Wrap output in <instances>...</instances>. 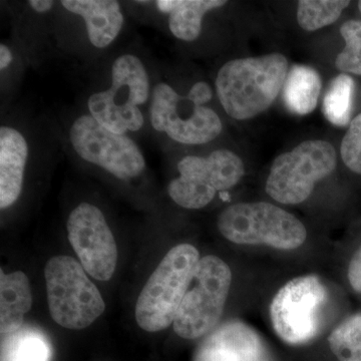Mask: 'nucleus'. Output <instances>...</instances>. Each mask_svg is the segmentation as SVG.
<instances>
[{
    "instance_id": "5701e85b",
    "label": "nucleus",
    "mask_w": 361,
    "mask_h": 361,
    "mask_svg": "<svg viewBox=\"0 0 361 361\" xmlns=\"http://www.w3.org/2000/svg\"><path fill=\"white\" fill-rule=\"evenodd\" d=\"M345 47L336 59V66L344 73L361 75V21L348 20L341 27Z\"/></svg>"
},
{
    "instance_id": "f257e3e1",
    "label": "nucleus",
    "mask_w": 361,
    "mask_h": 361,
    "mask_svg": "<svg viewBox=\"0 0 361 361\" xmlns=\"http://www.w3.org/2000/svg\"><path fill=\"white\" fill-rule=\"evenodd\" d=\"M288 61L281 54L237 59L221 66L215 89L230 118L245 121L270 108L283 89Z\"/></svg>"
},
{
    "instance_id": "6ab92c4d",
    "label": "nucleus",
    "mask_w": 361,
    "mask_h": 361,
    "mask_svg": "<svg viewBox=\"0 0 361 361\" xmlns=\"http://www.w3.org/2000/svg\"><path fill=\"white\" fill-rule=\"evenodd\" d=\"M4 336L1 361H51V344L39 330L21 327Z\"/></svg>"
},
{
    "instance_id": "a211bd4d",
    "label": "nucleus",
    "mask_w": 361,
    "mask_h": 361,
    "mask_svg": "<svg viewBox=\"0 0 361 361\" xmlns=\"http://www.w3.org/2000/svg\"><path fill=\"white\" fill-rule=\"evenodd\" d=\"M322 87V78L314 68L306 66H294L285 80V106L296 115H308L317 106Z\"/></svg>"
},
{
    "instance_id": "f3484780",
    "label": "nucleus",
    "mask_w": 361,
    "mask_h": 361,
    "mask_svg": "<svg viewBox=\"0 0 361 361\" xmlns=\"http://www.w3.org/2000/svg\"><path fill=\"white\" fill-rule=\"evenodd\" d=\"M223 0H158L156 7L169 16V28L176 39L194 42L202 32L203 20L209 11L224 6Z\"/></svg>"
},
{
    "instance_id": "cd10ccee",
    "label": "nucleus",
    "mask_w": 361,
    "mask_h": 361,
    "mask_svg": "<svg viewBox=\"0 0 361 361\" xmlns=\"http://www.w3.org/2000/svg\"><path fill=\"white\" fill-rule=\"evenodd\" d=\"M358 8H360L361 13V1L358 2Z\"/></svg>"
},
{
    "instance_id": "bb28decb",
    "label": "nucleus",
    "mask_w": 361,
    "mask_h": 361,
    "mask_svg": "<svg viewBox=\"0 0 361 361\" xmlns=\"http://www.w3.org/2000/svg\"><path fill=\"white\" fill-rule=\"evenodd\" d=\"M28 4L35 13H47L54 8V1H51V0H30Z\"/></svg>"
},
{
    "instance_id": "ddd939ff",
    "label": "nucleus",
    "mask_w": 361,
    "mask_h": 361,
    "mask_svg": "<svg viewBox=\"0 0 361 361\" xmlns=\"http://www.w3.org/2000/svg\"><path fill=\"white\" fill-rule=\"evenodd\" d=\"M193 361H271L255 330L240 322H226L207 336Z\"/></svg>"
},
{
    "instance_id": "0eeeda50",
    "label": "nucleus",
    "mask_w": 361,
    "mask_h": 361,
    "mask_svg": "<svg viewBox=\"0 0 361 361\" xmlns=\"http://www.w3.org/2000/svg\"><path fill=\"white\" fill-rule=\"evenodd\" d=\"M229 266L216 256L200 259L173 323L176 334L196 339L217 326L231 287Z\"/></svg>"
},
{
    "instance_id": "1a4fd4ad",
    "label": "nucleus",
    "mask_w": 361,
    "mask_h": 361,
    "mask_svg": "<svg viewBox=\"0 0 361 361\" xmlns=\"http://www.w3.org/2000/svg\"><path fill=\"white\" fill-rule=\"evenodd\" d=\"M336 149L329 142H302L273 161L266 192L281 204L302 203L312 194L316 183L336 170Z\"/></svg>"
},
{
    "instance_id": "b1692460",
    "label": "nucleus",
    "mask_w": 361,
    "mask_h": 361,
    "mask_svg": "<svg viewBox=\"0 0 361 361\" xmlns=\"http://www.w3.org/2000/svg\"><path fill=\"white\" fill-rule=\"evenodd\" d=\"M341 152L346 167L361 175V114L351 121L342 140Z\"/></svg>"
},
{
    "instance_id": "9b49d317",
    "label": "nucleus",
    "mask_w": 361,
    "mask_h": 361,
    "mask_svg": "<svg viewBox=\"0 0 361 361\" xmlns=\"http://www.w3.org/2000/svg\"><path fill=\"white\" fill-rule=\"evenodd\" d=\"M326 299L327 290L319 277L306 275L287 282L270 306L271 322L277 336L292 345L314 338Z\"/></svg>"
},
{
    "instance_id": "4468645a",
    "label": "nucleus",
    "mask_w": 361,
    "mask_h": 361,
    "mask_svg": "<svg viewBox=\"0 0 361 361\" xmlns=\"http://www.w3.org/2000/svg\"><path fill=\"white\" fill-rule=\"evenodd\" d=\"M27 140L11 126L0 128V208L6 210L16 204L23 191L27 165Z\"/></svg>"
},
{
    "instance_id": "39448f33",
    "label": "nucleus",
    "mask_w": 361,
    "mask_h": 361,
    "mask_svg": "<svg viewBox=\"0 0 361 361\" xmlns=\"http://www.w3.org/2000/svg\"><path fill=\"white\" fill-rule=\"evenodd\" d=\"M47 302L54 322L65 329H87L104 312L101 292L82 265L70 256L49 259L44 270Z\"/></svg>"
},
{
    "instance_id": "423d86ee",
    "label": "nucleus",
    "mask_w": 361,
    "mask_h": 361,
    "mask_svg": "<svg viewBox=\"0 0 361 361\" xmlns=\"http://www.w3.org/2000/svg\"><path fill=\"white\" fill-rule=\"evenodd\" d=\"M226 239L240 245H265L281 250L302 246L307 231L295 216L267 203H239L227 207L218 218Z\"/></svg>"
},
{
    "instance_id": "393cba45",
    "label": "nucleus",
    "mask_w": 361,
    "mask_h": 361,
    "mask_svg": "<svg viewBox=\"0 0 361 361\" xmlns=\"http://www.w3.org/2000/svg\"><path fill=\"white\" fill-rule=\"evenodd\" d=\"M348 280L355 291L361 292V247L349 263Z\"/></svg>"
},
{
    "instance_id": "9d476101",
    "label": "nucleus",
    "mask_w": 361,
    "mask_h": 361,
    "mask_svg": "<svg viewBox=\"0 0 361 361\" xmlns=\"http://www.w3.org/2000/svg\"><path fill=\"white\" fill-rule=\"evenodd\" d=\"M68 137L80 158L118 179H135L146 170L141 149L129 135L111 132L89 114L73 121Z\"/></svg>"
},
{
    "instance_id": "20e7f679",
    "label": "nucleus",
    "mask_w": 361,
    "mask_h": 361,
    "mask_svg": "<svg viewBox=\"0 0 361 361\" xmlns=\"http://www.w3.org/2000/svg\"><path fill=\"white\" fill-rule=\"evenodd\" d=\"M200 254L190 244L171 249L149 276L135 304V320L142 329L158 332L174 323Z\"/></svg>"
},
{
    "instance_id": "f8f14e48",
    "label": "nucleus",
    "mask_w": 361,
    "mask_h": 361,
    "mask_svg": "<svg viewBox=\"0 0 361 361\" xmlns=\"http://www.w3.org/2000/svg\"><path fill=\"white\" fill-rule=\"evenodd\" d=\"M66 228L85 272L101 281L110 280L118 262V248L103 212L85 202L71 211Z\"/></svg>"
},
{
    "instance_id": "2eb2a0df",
    "label": "nucleus",
    "mask_w": 361,
    "mask_h": 361,
    "mask_svg": "<svg viewBox=\"0 0 361 361\" xmlns=\"http://www.w3.org/2000/svg\"><path fill=\"white\" fill-rule=\"evenodd\" d=\"M61 4L68 13L82 18L90 42L96 49L110 47L123 30L125 16L116 0H63Z\"/></svg>"
},
{
    "instance_id": "412c9836",
    "label": "nucleus",
    "mask_w": 361,
    "mask_h": 361,
    "mask_svg": "<svg viewBox=\"0 0 361 361\" xmlns=\"http://www.w3.org/2000/svg\"><path fill=\"white\" fill-rule=\"evenodd\" d=\"M350 4L343 0H301L297 8V21L306 32H315L332 25Z\"/></svg>"
},
{
    "instance_id": "f03ea898",
    "label": "nucleus",
    "mask_w": 361,
    "mask_h": 361,
    "mask_svg": "<svg viewBox=\"0 0 361 361\" xmlns=\"http://www.w3.org/2000/svg\"><path fill=\"white\" fill-rule=\"evenodd\" d=\"M213 90L207 82L195 84L182 96L167 82L153 87L149 118L152 128L182 145L196 146L214 141L223 130L220 116L206 106Z\"/></svg>"
},
{
    "instance_id": "dca6fc26",
    "label": "nucleus",
    "mask_w": 361,
    "mask_h": 361,
    "mask_svg": "<svg viewBox=\"0 0 361 361\" xmlns=\"http://www.w3.org/2000/svg\"><path fill=\"white\" fill-rule=\"evenodd\" d=\"M32 305L30 280L23 271L0 272V331L8 336L23 327L25 315Z\"/></svg>"
},
{
    "instance_id": "aec40b11",
    "label": "nucleus",
    "mask_w": 361,
    "mask_h": 361,
    "mask_svg": "<svg viewBox=\"0 0 361 361\" xmlns=\"http://www.w3.org/2000/svg\"><path fill=\"white\" fill-rule=\"evenodd\" d=\"M353 94L355 80L350 75L341 73L330 82L323 99L322 111L332 125L345 127L350 123Z\"/></svg>"
},
{
    "instance_id": "4be33fe9",
    "label": "nucleus",
    "mask_w": 361,
    "mask_h": 361,
    "mask_svg": "<svg viewBox=\"0 0 361 361\" xmlns=\"http://www.w3.org/2000/svg\"><path fill=\"white\" fill-rule=\"evenodd\" d=\"M329 342L339 361H361V315L342 322L330 334Z\"/></svg>"
},
{
    "instance_id": "7ed1b4c3",
    "label": "nucleus",
    "mask_w": 361,
    "mask_h": 361,
    "mask_svg": "<svg viewBox=\"0 0 361 361\" xmlns=\"http://www.w3.org/2000/svg\"><path fill=\"white\" fill-rule=\"evenodd\" d=\"M152 92L142 59L135 54H122L111 66L110 87L89 97V115L116 134L139 132L146 122L142 108L151 102Z\"/></svg>"
},
{
    "instance_id": "6e6552de",
    "label": "nucleus",
    "mask_w": 361,
    "mask_h": 361,
    "mask_svg": "<svg viewBox=\"0 0 361 361\" xmlns=\"http://www.w3.org/2000/svg\"><path fill=\"white\" fill-rule=\"evenodd\" d=\"M177 169L178 177L171 180L168 193L177 205L191 210L209 205L218 192L236 186L245 174L243 161L227 149L184 157Z\"/></svg>"
},
{
    "instance_id": "a878e982",
    "label": "nucleus",
    "mask_w": 361,
    "mask_h": 361,
    "mask_svg": "<svg viewBox=\"0 0 361 361\" xmlns=\"http://www.w3.org/2000/svg\"><path fill=\"white\" fill-rule=\"evenodd\" d=\"M13 61V54L6 44H0V70L4 71L11 66Z\"/></svg>"
}]
</instances>
